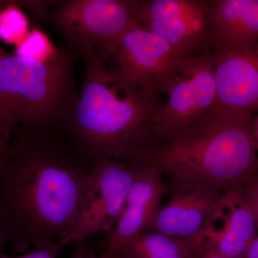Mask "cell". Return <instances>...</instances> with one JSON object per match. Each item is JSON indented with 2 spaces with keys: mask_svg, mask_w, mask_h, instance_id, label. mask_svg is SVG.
<instances>
[{
  "mask_svg": "<svg viewBox=\"0 0 258 258\" xmlns=\"http://www.w3.org/2000/svg\"><path fill=\"white\" fill-rule=\"evenodd\" d=\"M115 258H136L133 257V256L131 255V254H129L127 253V252H124V251H120L119 253L117 254L116 256H115Z\"/></svg>",
  "mask_w": 258,
  "mask_h": 258,
  "instance_id": "cell-26",
  "label": "cell"
},
{
  "mask_svg": "<svg viewBox=\"0 0 258 258\" xmlns=\"http://www.w3.org/2000/svg\"><path fill=\"white\" fill-rule=\"evenodd\" d=\"M225 191L204 183L185 182L178 185L172 198L161 207L148 231L189 242L202 252L198 244L199 237Z\"/></svg>",
  "mask_w": 258,
  "mask_h": 258,
  "instance_id": "cell-10",
  "label": "cell"
},
{
  "mask_svg": "<svg viewBox=\"0 0 258 258\" xmlns=\"http://www.w3.org/2000/svg\"><path fill=\"white\" fill-rule=\"evenodd\" d=\"M200 258H227L226 257H224V256L221 255L217 252H215L213 250H209L207 251V252H204L203 254L201 255V257Z\"/></svg>",
  "mask_w": 258,
  "mask_h": 258,
  "instance_id": "cell-25",
  "label": "cell"
},
{
  "mask_svg": "<svg viewBox=\"0 0 258 258\" xmlns=\"http://www.w3.org/2000/svg\"><path fill=\"white\" fill-rule=\"evenodd\" d=\"M253 117L214 106L167 143L158 145L152 164L176 186L200 182L225 191L241 189L258 176Z\"/></svg>",
  "mask_w": 258,
  "mask_h": 258,
  "instance_id": "cell-3",
  "label": "cell"
},
{
  "mask_svg": "<svg viewBox=\"0 0 258 258\" xmlns=\"http://www.w3.org/2000/svg\"><path fill=\"white\" fill-rule=\"evenodd\" d=\"M121 250L136 258H200L203 254L192 244L153 231L135 236Z\"/></svg>",
  "mask_w": 258,
  "mask_h": 258,
  "instance_id": "cell-15",
  "label": "cell"
},
{
  "mask_svg": "<svg viewBox=\"0 0 258 258\" xmlns=\"http://www.w3.org/2000/svg\"><path fill=\"white\" fill-rule=\"evenodd\" d=\"M61 49L56 47L50 37L40 29L30 30L15 47V55L32 60L47 62L55 59Z\"/></svg>",
  "mask_w": 258,
  "mask_h": 258,
  "instance_id": "cell-17",
  "label": "cell"
},
{
  "mask_svg": "<svg viewBox=\"0 0 258 258\" xmlns=\"http://www.w3.org/2000/svg\"><path fill=\"white\" fill-rule=\"evenodd\" d=\"M139 0L55 2L52 22L71 47L113 41L134 20Z\"/></svg>",
  "mask_w": 258,
  "mask_h": 258,
  "instance_id": "cell-7",
  "label": "cell"
},
{
  "mask_svg": "<svg viewBox=\"0 0 258 258\" xmlns=\"http://www.w3.org/2000/svg\"><path fill=\"white\" fill-rule=\"evenodd\" d=\"M213 49L245 48L258 42V0H210Z\"/></svg>",
  "mask_w": 258,
  "mask_h": 258,
  "instance_id": "cell-14",
  "label": "cell"
},
{
  "mask_svg": "<svg viewBox=\"0 0 258 258\" xmlns=\"http://www.w3.org/2000/svg\"><path fill=\"white\" fill-rule=\"evenodd\" d=\"M241 191L253 213L258 232V176L247 181Z\"/></svg>",
  "mask_w": 258,
  "mask_h": 258,
  "instance_id": "cell-18",
  "label": "cell"
},
{
  "mask_svg": "<svg viewBox=\"0 0 258 258\" xmlns=\"http://www.w3.org/2000/svg\"><path fill=\"white\" fill-rule=\"evenodd\" d=\"M215 107L233 112L258 113V42L249 47L213 50Z\"/></svg>",
  "mask_w": 258,
  "mask_h": 258,
  "instance_id": "cell-13",
  "label": "cell"
},
{
  "mask_svg": "<svg viewBox=\"0 0 258 258\" xmlns=\"http://www.w3.org/2000/svg\"><path fill=\"white\" fill-rule=\"evenodd\" d=\"M27 8L37 17L46 9L45 1H13L0 11V40L17 45L30 32V23L21 8Z\"/></svg>",
  "mask_w": 258,
  "mask_h": 258,
  "instance_id": "cell-16",
  "label": "cell"
},
{
  "mask_svg": "<svg viewBox=\"0 0 258 258\" xmlns=\"http://www.w3.org/2000/svg\"><path fill=\"white\" fill-rule=\"evenodd\" d=\"M74 55L62 48L55 59L42 62L0 47V132L7 142L21 129L59 130L77 93Z\"/></svg>",
  "mask_w": 258,
  "mask_h": 258,
  "instance_id": "cell-4",
  "label": "cell"
},
{
  "mask_svg": "<svg viewBox=\"0 0 258 258\" xmlns=\"http://www.w3.org/2000/svg\"><path fill=\"white\" fill-rule=\"evenodd\" d=\"M10 145H8V142L4 139L0 132V161L3 160L9 151Z\"/></svg>",
  "mask_w": 258,
  "mask_h": 258,
  "instance_id": "cell-24",
  "label": "cell"
},
{
  "mask_svg": "<svg viewBox=\"0 0 258 258\" xmlns=\"http://www.w3.org/2000/svg\"><path fill=\"white\" fill-rule=\"evenodd\" d=\"M85 241L80 242L75 258H101L97 255L91 244L85 243Z\"/></svg>",
  "mask_w": 258,
  "mask_h": 258,
  "instance_id": "cell-20",
  "label": "cell"
},
{
  "mask_svg": "<svg viewBox=\"0 0 258 258\" xmlns=\"http://www.w3.org/2000/svg\"><path fill=\"white\" fill-rule=\"evenodd\" d=\"M60 251L55 248V246L52 248L46 249H36L30 253L22 254V255L13 256L8 255L2 252L0 253V258H57V254Z\"/></svg>",
  "mask_w": 258,
  "mask_h": 258,
  "instance_id": "cell-19",
  "label": "cell"
},
{
  "mask_svg": "<svg viewBox=\"0 0 258 258\" xmlns=\"http://www.w3.org/2000/svg\"><path fill=\"white\" fill-rule=\"evenodd\" d=\"M252 137L254 147L256 151L258 152V113L254 115L253 120H252Z\"/></svg>",
  "mask_w": 258,
  "mask_h": 258,
  "instance_id": "cell-22",
  "label": "cell"
},
{
  "mask_svg": "<svg viewBox=\"0 0 258 258\" xmlns=\"http://www.w3.org/2000/svg\"><path fill=\"white\" fill-rule=\"evenodd\" d=\"M167 190L162 172L157 166L148 164L140 169L101 258H115L129 241L152 227Z\"/></svg>",
  "mask_w": 258,
  "mask_h": 258,
  "instance_id": "cell-12",
  "label": "cell"
},
{
  "mask_svg": "<svg viewBox=\"0 0 258 258\" xmlns=\"http://www.w3.org/2000/svg\"><path fill=\"white\" fill-rule=\"evenodd\" d=\"M91 174L60 131L20 130L0 161V223L18 248H52L69 235Z\"/></svg>",
  "mask_w": 258,
  "mask_h": 258,
  "instance_id": "cell-1",
  "label": "cell"
},
{
  "mask_svg": "<svg viewBox=\"0 0 258 258\" xmlns=\"http://www.w3.org/2000/svg\"><path fill=\"white\" fill-rule=\"evenodd\" d=\"M11 241L9 233L5 228L4 226L0 223V253L3 252V249L4 248L7 242Z\"/></svg>",
  "mask_w": 258,
  "mask_h": 258,
  "instance_id": "cell-21",
  "label": "cell"
},
{
  "mask_svg": "<svg viewBox=\"0 0 258 258\" xmlns=\"http://www.w3.org/2000/svg\"><path fill=\"white\" fill-rule=\"evenodd\" d=\"M98 48L104 52L102 57L129 77L154 85L159 91L164 76L183 57L164 37L136 20L120 36Z\"/></svg>",
  "mask_w": 258,
  "mask_h": 258,
  "instance_id": "cell-9",
  "label": "cell"
},
{
  "mask_svg": "<svg viewBox=\"0 0 258 258\" xmlns=\"http://www.w3.org/2000/svg\"><path fill=\"white\" fill-rule=\"evenodd\" d=\"M143 167L113 159L94 163L76 225L55 248L60 251L72 242L85 241L101 232L111 233L134 180Z\"/></svg>",
  "mask_w": 258,
  "mask_h": 258,
  "instance_id": "cell-6",
  "label": "cell"
},
{
  "mask_svg": "<svg viewBox=\"0 0 258 258\" xmlns=\"http://www.w3.org/2000/svg\"><path fill=\"white\" fill-rule=\"evenodd\" d=\"M13 3V1H1V0H0V11H1L3 8H5V7L8 6V5H10Z\"/></svg>",
  "mask_w": 258,
  "mask_h": 258,
  "instance_id": "cell-27",
  "label": "cell"
},
{
  "mask_svg": "<svg viewBox=\"0 0 258 258\" xmlns=\"http://www.w3.org/2000/svg\"><path fill=\"white\" fill-rule=\"evenodd\" d=\"M135 20L164 37L180 56L213 49L210 0H139Z\"/></svg>",
  "mask_w": 258,
  "mask_h": 258,
  "instance_id": "cell-8",
  "label": "cell"
},
{
  "mask_svg": "<svg viewBox=\"0 0 258 258\" xmlns=\"http://www.w3.org/2000/svg\"><path fill=\"white\" fill-rule=\"evenodd\" d=\"M78 49L84 79L59 127L60 133L91 169L101 159L138 167L152 164L158 146L152 123L160 91L129 77L94 47Z\"/></svg>",
  "mask_w": 258,
  "mask_h": 258,
  "instance_id": "cell-2",
  "label": "cell"
},
{
  "mask_svg": "<svg viewBox=\"0 0 258 258\" xmlns=\"http://www.w3.org/2000/svg\"><path fill=\"white\" fill-rule=\"evenodd\" d=\"M244 258H258V235L249 246Z\"/></svg>",
  "mask_w": 258,
  "mask_h": 258,
  "instance_id": "cell-23",
  "label": "cell"
},
{
  "mask_svg": "<svg viewBox=\"0 0 258 258\" xmlns=\"http://www.w3.org/2000/svg\"><path fill=\"white\" fill-rule=\"evenodd\" d=\"M257 235L255 219L241 189H231L217 204L198 244L203 252L244 258Z\"/></svg>",
  "mask_w": 258,
  "mask_h": 258,
  "instance_id": "cell-11",
  "label": "cell"
},
{
  "mask_svg": "<svg viewBox=\"0 0 258 258\" xmlns=\"http://www.w3.org/2000/svg\"><path fill=\"white\" fill-rule=\"evenodd\" d=\"M160 91L168 99L158 107L153 119V137L158 145L167 143L215 106L213 51L180 57L163 78Z\"/></svg>",
  "mask_w": 258,
  "mask_h": 258,
  "instance_id": "cell-5",
  "label": "cell"
}]
</instances>
